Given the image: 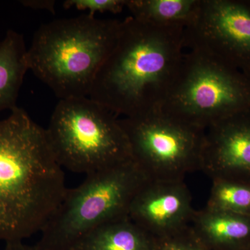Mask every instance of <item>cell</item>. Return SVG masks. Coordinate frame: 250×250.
<instances>
[{
	"label": "cell",
	"instance_id": "2",
	"mask_svg": "<svg viewBox=\"0 0 250 250\" xmlns=\"http://www.w3.org/2000/svg\"><path fill=\"white\" fill-rule=\"evenodd\" d=\"M184 49V27L126 18L89 98L123 118L159 111L178 77Z\"/></svg>",
	"mask_w": 250,
	"mask_h": 250
},
{
	"label": "cell",
	"instance_id": "16",
	"mask_svg": "<svg viewBox=\"0 0 250 250\" xmlns=\"http://www.w3.org/2000/svg\"><path fill=\"white\" fill-rule=\"evenodd\" d=\"M155 250H210L190 225L167 236L155 238Z\"/></svg>",
	"mask_w": 250,
	"mask_h": 250
},
{
	"label": "cell",
	"instance_id": "13",
	"mask_svg": "<svg viewBox=\"0 0 250 250\" xmlns=\"http://www.w3.org/2000/svg\"><path fill=\"white\" fill-rule=\"evenodd\" d=\"M72 250H155V238L127 217L95 229Z\"/></svg>",
	"mask_w": 250,
	"mask_h": 250
},
{
	"label": "cell",
	"instance_id": "4",
	"mask_svg": "<svg viewBox=\"0 0 250 250\" xmlns=\"http://www.w3.org/2000/svg\"><path fill=\"white\" fill-rule=\"evenodd\" d=\"M149 180L133 161L87 174L67 189L36 246L41 250H72L95 229L129 217L130 206Z\"/></svg>",
	"mask_w": 250,
	"mask_h": 250
},
{
	"label": "cell",
	"instance_id": "10",
	"mask_svg": "<svg viewBox=\"0 0 250 250\" xmlns=\"http://www.w3.org/2000/svg\"><path fill=\"white\" fill-rule=\"evenodd\" d=\"M201 171L211 179L250 182V110L206 129Z\"/></svg>",
	"mask_w": 250,
	"mask_h": 250
},
{
	"label": "cell",
	"instance_id": "17",
	"mask_svg": "<svg viewBox=\"0 0 250 250\" xmlns=\"http://www.w3.org/2000/svg\"><path fill=\"white\" fill-rule=\"evenodd\" d=\"M63 6L65 9L74 7L80 11H88V14L95 16L97 12H121L126 8V0H67Z\"/></svg>",
	"mask_w": 250,
	"mask_h": 250
},
{
	"label": "cell",
	"instance_id": "6",
	"mask_svg": "<svg viewBox=\"0 0 250 250\" xmlns=\"http://www.w3.org/2000/svg\"><path fill=\"white\" fill-rule=\"evenodd\" d=\"M250 110V78L197 51L185 53L180 71L159 111L203 129Z\"/></svg>",
	"mask_w": 250,
	"mask_h": 250
},
{
	"label": "cell",
	"instance_id": "11",
	"mask_svg": "<svg viewBox=\"0 0 250 250\" xmlns=\"http://www.w3.org/2000/svg\"><path fill=\"white\" fill-rule=\"evenodd\" d=\"M194 232L207 248H228L250 241V216L212 209L195 210L190 223Z\"/></svg>",
	"mask_w": 250,
	"mask_h": 250
},
{
	"label": "cell",
	"instance_id": "9",
	"mask_svg": "<svg viewBox=\"0 0 250 250\" xmlns=\"http://www.w3.org/2000/svg\"><path fill=\"white\" fill-rule=\"evenodd\" d=\"M195 211L185 181L148 180L131 202L129 218L159 238L190 225Z\"/></svg>",
	"mask_w": 250,
	"mask_h": 250
},
{
	"label": "cell",
	"instance_id": "1",
	"mask_svg": "<svg viewBox=\"0 0 250 250\" xmlns=\"http://www.w3.org/2000/svg\"><path fill=\"white\" fill-rule=\"evenodd\" d=\"M67 189L46 129L15 108L0 120V241L41 233Z\"/></svg>",
	"mask_w": 250,
	"mask_h": 250
},
{
	"label": "cell",
	"instance_id": "15",
	"mask_svg": "<svg viewBox=\"0 0 250 250\" xmlns=\"http://www.w3.org/2000/svg\"><path fill=\"white\" fill-rule=\"evenodd\" d=\"M206 207L250 216V182L227 179H212Z\"/></svg>",
	"mask_w": 250,
	"mask_h": 250
},
{
	"label": "cell",
	"instance_id": "14",
	"mask_svg": "<svg viewBox=\"0 0 250 250\" xmlns=\"http://www.w3.org/2000/svg\"><path fill=\"white\" fill-rule=\"evenodd\" d=\"M200 0H126L131 17L161 26L185 28L195 17Z\"/></svg>",
	"mask_w": 250,
	"mask_h": 250
},
{
	"label": "cell",
	"instance_id": "5",
	"mask_svg": "<svg viewBox=\"0 0 250 250\" xmlns=\"http://www.w3.org/2000/svg\"><path fill=\"white\" fill-rule=\"evenodd\" d=\"M45 129L62 169L87 175L132 159L120 118L89 97L59 100Z\"/></svg>",
	"mask_w": 250,
	"mask_h": 250
},
{
	"label": "cell",
	"instance_id": "12",
	"mask_svg": "<svg viewBox=\"0 0 250 250\" xmlns=\"http://www.w3.org/2000/svg\"><path fill=\"white\" fill-rule=\"evenodd\" d=\"M28 70L24 38L17 31L8 30L0 42V111L17 107L18 95Z\"/></svg>",
	"mask_w": 250,
	"mask_h": 250
},
{
	"label": "cell",
	"instance_id": "19",
	"mask_svg": "<svg viewBox=\"0 0 250 250\" xmlns=\"http://www.w3.org/2000/svg\"><path fill=\"white\" fill-rule=\"evenodd\" d=\"M4 250H41L36 245L29 246L23 241L9 242L5 243Z\"/></svg>",
	"mask_w": 250,
	"mask_h": 250
},
{
	"label": "cell",
	"instance_id": "8",
	"mask_svg": "<svg viewBox=\"0 0 250 250\" xmlns=\"http://www.w3.org/2000/svg\"><path fill=\"white\" fill-rule=\"evenodd\" d=\"M184 44L250 78V0H200Z\"/></svg>",
	"mask_w": 250,
	"mask_h": 250
},
{
	"label": "cell",
	"instance_id": "18",
	"mask_svg": "<svg viewBox=\"0 0 250 250\" xmlns=\"http://www.w3.org/2000/svg\"><path fill=\"white\" fill-rule=\"evenodd\" d=\"M21 4L27 7L31 8L33 9L47 10L50 12L54 13V6L55 1H49V0H36V1H21Z\"/></svg>",
	"mask_w": 250,
	"mask_h": 250
},
{
	"label": "cell",
	"instance_id": "7",
	"mask_svg": "<svg viewBox=\"0 0 250 250\" xmlns=\"http://www.w3.org/2000/svg\"><path fill=\"white\" fill-rule=\"evenodd\" d=\"M120 122L133 161L149 180H184L201 171L206 130L161 111Z\"/></svg>",
	"mask_w": 250,
	"mask_h": 250
},
{
	"label": "cell",
	"instance_id": "3",
	"mask_svg": "<svg viewBox=\"0 0 250 250\" xmlns=\"http://www.w3.org/2000/svg\"><path fill=\"white\" fill-rule=\"evenodd\" d=\"M121 24L88 14L42 24L27 49L29 70L60 100L89 97Z\"/></svg>",
	"mask_w": 250,
	"mask_h": 250
}]
</instances>
